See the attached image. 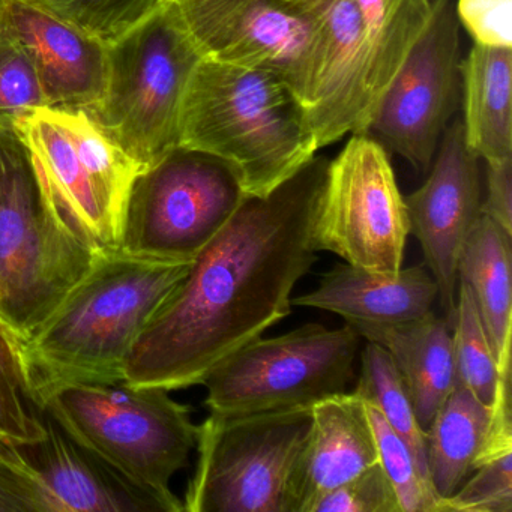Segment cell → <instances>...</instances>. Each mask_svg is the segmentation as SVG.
Here are the masks:
<instances>
[{
  "mask_svg": "<svg viewBox=\"0 0 512 512\" xmlns=\"http://www.w3.org/2000/svg\"><path fill=\"white\" fill-rule=\"evenodd\" d=\"M455 14L478 46L512 49V0H458Z\"/></svg>",
  "mask_w": 512,
  "mask_h": 512,
  "instance_id": "d6a6232c",
  "label": "cell"
},
{
  "mask_svg": "<svg viewBox=\"0 0 512 512\" xmlns=\"http://www.w3.org/2000/svg\"><path fill=\"white\" fill-rule=\"evenodd\" d=\"M47 106L43 86L25 50L0 26V130Z\"/></svg>",
  "mask_w": 512,
  "mask_h": 512,
  "instance_id": "f546056e",
  "label": "cell"
},
{
  "mask_svg": "<svg viewBox=\"0 0 512 512\" xmlns=\"http://www.w3.org/2000/svg\"><path fill=\"white\" fill-rule=\"evenodd\" d=\"M512 452L511 362L499 368L496 392L490 406V421L473 470L493 458Z\"/></svg>",
  "mask_w": 512,
  "mask_h": 512,
  "instance_id": "836d02e7",
  "label": "cell"
},
{
  "mask_svg": "<svg viewBox=\"0 0 512 512\" xmlns=\"http://www.w3.org/2000/svg\"><path fill=\"white\" fill-rule=\"evenodd\" d=\"M355 4L367 50L368 122L377 101L424 32L431 0H355Z\"/></svg>",
  "mask_w": 512,
  "mask_h": 512,
  "instance_id": "cb8c5ba5",
  "label": "cell"
},
{
  "mask_svg": "<svg viewBox=\"0 0 512 512\" xmlns=\"http://www.w3.org/2000/svg\"><path fill=\"white\" fill-rule=\"evenodd\" d=\"M490 421L485 406L469 389L455 383L425 430L428 472L434 491L446 499L473 472Z\"/></svg>",
  "mask_w": 512,
  "mask_h": 512,
  "instance_id": "603a6c76",
  "label": "cell"
},
{
  "mask_svg": "<svg viewBox=\"0 0 512 512\" xmlns=\"http://www.w3.org/2000/svg\"><path fill=\"white\" fill-rule=\"evenodd\" d=\"M311 407L209 415L199 425L187 512H287L286 488L310 433Z\"/></svg>",
  "mask_w": 512,
  "mask_h": 512,
  "instance_id": "ba28073f",
  "label": "cell"
},
{
  "mask_svg": "<svg viewBox=\"0 0 512 512\" xmlns=\"http://www.w3.org/2000/svg\"><path fill=\"white\" fill-rule=\"evenodd\" d=\"M46 409L121 475L154 494L167 512L184 511L170 481L187 466L199 425L170 391L77 383L55 392Z\"/></svg>",
  "mask_w": 512,
  "mask_h": 512,
  "instance_id": "5b68a950",
  "label": "cell"
},
{
  "mask_svg": "<svg viewBox=\"0 0 512 512\" xmlns=\"http://www.w3.org/2000/svg\"><path fill=\"white\" fill-rule=\"evenodd\" d=\"M308 512H403L382 464H371L311 503Z\"/></svg>",
  "mask_w": 512,
  "mask_h": 512,
  "instance_id": "4dcf8cb0",
  "label": "cell"
},
{
  "mask_svg": "<svg viewBox=\"0 0 512 512\" xmlns=\"http://www.w3.org/2000/svg\"><path fill=\"white\" fill-rule=\"evenodd\" d=\"M512 452L476 467L475 476L442 499V512H512Z\"/></svg>",
  "mask_w": 512,
  "mask_h": 512,
  "instance_id": "1f68e13d",
  "label": "cell"
},
{
  "mask_svg": "<svg viewBox=\"0 0 512 512\" xmlns=\"http://www.w3.org/2000/svg\"><path fill=\"white\" fill-rule=\"evenodd\" d=\"M511 236L487 215H479L457 268L458 281L472 293L499 367L511 362Z\"/></svg>",
  "mask_w": 512,
  "mask_h": 512,
  "instance_id": "7402d4cb",
  "label": "cell"
},
{
  "mask_svg": "<svg viewBox=\"0 0 512 512\" xmlns=\"http://www.w3.org/2000/svg\"><path fill=\"white\" fill-rule=\"evenodd\" d=\"M355 329L391 355L406 383L419 425L427 430L457 383L452 326L431 311L412 322Z\"/></svg>",
  "mask_w": 512,
  "mask_h": 512,
  "instance_id": "ffe728a7",
  "label": "cell"
},
{
  "mask_svg": "<svg viewBox=\"0 0 512 512\" xmlns=\"http://www.w3.org/2000/svg\"><path fill=\"white\" fill-rule=\"evenodd\" d=\"M0 463H7L10 466L17 467V469L23 470V472L29 473L34 476L28 466L23 463L22 457L17 452L16 446L13 443L7 442V440L0 437Z\"/></svg>",
  "mask_w": 512,
  "mask_h": 512,
  "instance_id": "8d00e7d4",
  "label": "cell"
},
{
  "mask_svg": "<svg viewBox=\"0 0 512 512\" xmlns=\"http://www.w3.org/2000/svg\"><path fill=\"white\" fill-rule=\"evenodd\" d=\"M203 59L283 80L305 113L322 74L319 25L299 0H170Z\"/></svg>",
  "mask_w": 512,
  "mask_h": 512,
  "instance_id": "7c38bea8",
  "label": "cell"
},
{
  "mask_svg": "<svg viewBox=\"0 0 512 512\" xmlns=\"http://www.w3.org/2000/svg\"><path fill=\"white\" fill-rule=\"evenodd\" d=\"M0 26L34 64L52 109L89 110L107 80V46L67 20L25 0H0Z\"/></svg>",
  "mask_w": 512,
  "mask_h": 512,
  "instance_id": "9a60e30c",
  "label": "cell"
},
{
  "mask_svg": "<svg viewBox=\"0 0 512 512\" xmlns=\"http://www.w3.org/2000/svg\"><path fill=\"white\" fill-rule=\"evenodd\" d=\"M193 262L101 251L43 325L23 341L41 406L77 383L124 382L128 355Z\"/></svg>",
  "mask_w": 512,
  "mask_h": 512,
  "instance_id": "7a4b0ae2",
  "label": "cell"
},
{
  "mask_svg": "<svg viewBox=\"0 0 512 512\" xmlns=\"http://www.w3.org/2000/svg\"><path fill=\"white\" fill-rule=\"evenodd\" d=\"M458 284L457 310L452 326L455 380L485 406H491L499 379V365L469 287L460 281Z\"/></svg>",
  "mask_w": 512,
  "mask_h": 512,
  "instance_id": "4316f807",
  "label": "cell"
},
{
  "mask_svg": "<svg viewBox=\"0 0 512 512\" xmlns=\"http://www.w3.org/2000/svg\"><path fill=\"white\" fill-rule=\"evenodd\" d=\"M460 23L452 0H431V14L364 133L424 173L457 109L460 89Z\"/></svg>",
  "mask_w": 512,
  "mask_h": 512,
  "instance_id": "4fadbf2b",
  "label": "cell"
},
{
  "mask_svg": "<svg viewBox=\"0 0 512 512\" xmlns=\"http://www.w3.org/2000/svg\"><path fill=\"white\" fill-rule=\"evenodd\" d=\"M485 182L487 197L482 200L481 214L512 235V157L485 161Z\"/></svg>",
  "mask_w": 512,
  "mask_h": 512,
  "instance_id": "d590c367",
  "label": "cell"
},
{
  "mask_svg": "<svg viewBox=\"0 0 512 512\" xmlns=\"http://www.w3.org/2000/svg\"><path fill=\"white\" fill-rule=\"evenodd\" d=\"M467 148L484 161L512 157V49L475 46L460 64Z\"/></svg>",
  "mask_w": 512,
  "mask_h": 512,
  "instance_id": "44dd1931",
  "label": "cell"
},
{
  "mask_svg": "<svg viewBox=\"0 0 512 512\" xmlns=\"http://www.w3.org/2000/svg\"><path fill=\"white\" fill-rule=\"evenodd\" d=\"M409 214L388 152L367 133H353L326 164L314 218L316 251L380 275L403 269Z\"/></svg>",
  "mask_w": 512,
  "mask_h": 512,
  "instance_id": "8fae6325",
  "label": "cell"
},
{
  "mask_svg": "<svg viewBox=\"0 0 512 512\" xmlns=\"http://www.w3.org/2000/svg\"><path fill=\"white\" fill-rule=\"evenodd\" d=\"M14 130L47 196L97 251L118 250L128 194L139 167L85 110L43 107Z\"/></svg>",
  "mask_w": 512,
  "mask_h": 512,
  "instance_id": "52a82bcc",
  "label": "cell"
},
{
  "mask_svg": "<svg viewBox=\"0 0 512 512\" xmlns=\"http://www.w3.org/2000/svg\"><path fill=\"white\" fill-rule=\"evenodd\" d=\"M110 46L170 0H25Z\"/></svg>",
  "mask_w": 512,
  "mask_h": 512,
  "instance_id": "83f0119b",
  "label": "cell"
},
{
  "mask_svg": "<svg viewBox=\"0 0 512 512\" xmlns=\"http://www.w3.org/2000/svg\"><path fill=\"white\" fill-rule=\"evenodd\" d=\"M313 422L286 488L287 512H308L311 503L379 461L367 404L341 392L311 407Z\"/></svg>",
  "mask_w": 512,
  "mask_h": 512,
  "instance_id": "ac0fdd59",
  "label": "cell"
},
{
  "mask_svg": "<svg viewBox=\"0 0 512 512\" xmlns=\"http://www.w3.org/2000/svg\"><path fill=\"white\" fill-rule=\"evenodd\" d=\"M379 463L391 481L403 512H442V499L419 472L407 443L392 430L382 413L367 403Z\"/></svg>",
  "mask_w": 512,
  "mask_h": 512,
  "instance_id": "f1b7e54d",
  "label": "cell"
},
{
  "mask_svg": "<svg viewBox=\"0 0 512 512\" xmlns=\"http://www.w3.org/2000/svg\"><path fill=\"white\" fill-rule=\"evenodd\" d=\"M179 146L223 161L248 197H266L319 151L307 113L272 74L202 59L185 92Z\"/></svg>",
  "mask_w": 512,
  "mask_h": 512,
  "instance_id": "3957f363",
  "label": "cell"
},
{
  "mask_svg": "<svg viewBox=\"0 0 512 512\" xmlns=\"http://www.w3.org/2000/svg\"><path fill=\"white\" fill-rule=\"evenodd\" d=\"M355 392L362 400L373 404L391 425L392 430L407 443L418 464L419 472L431 485L425 430L419 425L409 391L397 365L379 344L368 341L362 350L361 376Z\"/></svg>",
  "mask_w": 512,
  "mask_h": 512,
  "instance_id": "d4e9b609",
  "label": "cell"
},
{
  "mask_svg": "<svg viewBox=\"0 0 512 512\" xmlns=\"http://www.w3.org/2000/svg\"><path fill=\"white\" fill-rule=\"evenodd\" d=\"M98 253L59 214L16 130H0V317L28 340Z\"/></svg>",
  "mask_w": 512,
  "mask_h": 512,
  "instance_id": "277c9868",
  "label": "cell"
},
{
  "mask_svg": "<svg viewBox=\"0 0 512 512\" xmlns=\"http://www.w3.org/2000/svg\"><path fill=\"white\" fill-rule=\"evenodd\" d=\"M202 55L172 2L107 46V80L89 110L140 172L179 146L182 103Z\"/></svg>",
  "mask_w": 512,
  "mask_h": 512,
  "instance_id": "8992f818",
  "label": "cell"
},
{
  "mask_svg": "<svg viewBox=\"0 0 512 512\" xmlns=\"http://www.w3.org/2000/svg\"><path fill=\"white\" fill-rule=\"evenodd\" d=\"M437 295L436 280L425 266L380 275L344 263L323 275L313 292L292 298V307L331 311L353 328L398 325L431 313Z\"/></svg>",
  "mask_w": 512,
  "mask_h": 512,
  "instance_id": "d6986e66",
  "label": "cell"
},
{
  "mask_svg": "<svg viewBox=\"0 0 512 512\" xmlns=\"http://www.w3.org/2000/svg\"><path fill=\"white\" fill-rule=\"evenodd\" d=\"M479 161L467 148L463 124L457 119L440 137L427 181L404 197L410 233L421 244L425 265L436 280L443 319L451 326L457 310L458 259L481 215Z\"/></svg>",
  "mask_w": 512,
  "mask_h": 512,
  "instance_id": "5bb4252c",
  "label": "cell"
},
{
  "mask_svg": "<svg viewBox=\"0 0 512 512\" xmlns=\"http://www.w3.org/2000/svg\"><path fill=\"white\" fill-rule=\"evenodd\" d=\"M247 197L223 161L178 146L134 179L119 250L193 262Z\"/></svg>",
  "mask_w": 512,
  "mask_h": 512,
  "instance_id": "30bf717a",
  "label": "cell"
},
{
  "mask_svg": "<svg viewBox=\"0 0 512 512\" xmlns=\"http://www.w3.org/2000/svg\"><path fill=\"white\" fill-rule=\"evenodd\" d=\"M326 164L314 158L268 196L245 199L143 329L125 364L127 385H202L292 313L293 289L317 259L313 227Z\"/></svg>",
  "mask_w": 512,
  "mask_h": 512,
  "instance_id": "6da1fadb",
  "label": "cell"
},
{
  "mask_svg": "<svg viewBox=\"0 0 512 512\" xmlns=\"http://www.w3.org/2000/svg\"><path fill=\"white\" fill-rule=\"evenodd\" d=\"M316 19L323 61L316 103L308 115L319 149L364 133L368 112L367 50L355 0H299Z\"/></svg>",
  "mask_w": 512,
  "mask_h": 512,
  "instance_id": "e0dca14e",
  "label": "cell"
},
{
  "mask_svg": "<svg viewBox=\"0 0 512 512\" xmlns=\"http://www.w3.org/2000/svg\"><path fill=\"white\" fill-rule=\"evenodd\" d=\"M361 335L352 325L310 323L274 338H256L203 380L212 415L233 416L313 407L346 392L355 376Z\"/></svg>",
  "mask_w": 512,
  "mask_h": 512,
  "instance_id": "9c48e42d",
  "label": "cell"
},
{
  "mask_svg": "<svg viewBox=\"0 0 512 512\" xmlns=\"http://www.w3.org/2000/svg\"><path fill=\"white\" fill-rule=\"evenodd\" d=\"M43 413L26 370L22 338L0 317V437L13 445L41 439Z\"/></svg>",
  "mask_w": 512,
  "mask_h": 512,
  "instance_id": "484cf974",
  "label": "cell"
},
{
  "mask_svg": "<svg viewBox=\"0 0 512 512\" xmlns=\"http://www.w3.org/2000/svg\"><path fill=\"white\" fill-rule=\"evenodd\" d=\"M43 424L41 439L14 446L43 487L50 512H167L154 494L83 445L46 407Z\"/></svg>",
  "mask_w": 512,
  "mask_h": 512,
  "instance_id": "2e32d148",
  "label": "cell"
},
{
  "mask_svg": "<svg viewBox=\"0 0 512 512\" xmlns=\"http://www.w3.org/2000/svg\"><path fill=\"white\" fill-rule=\"evenodd\" d=\"M0 512H50L38 479L10 464L0 463Z\"/></svg>",
  "mask_w": 512,
  "mask_h": 512,
  "instance_id": "e575fe53",
  "label": "cell"
}]
</instances>
